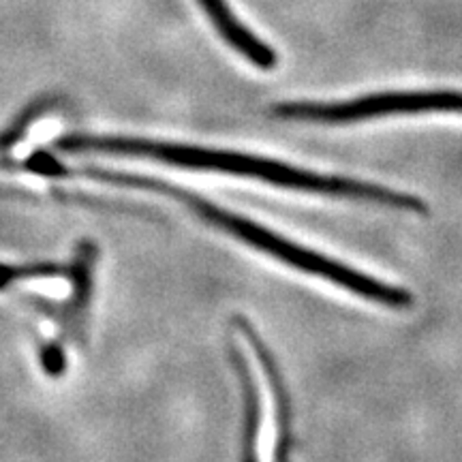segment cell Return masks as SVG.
<instances>
[{"label":"cell","mask_w":462,"mask_h":462,"mask_svg":"<svg viewBox=\"0 0 462 462\" xmlns=\"http://www.w3.org/2000/svg\"><path fill=\"white\" fill-rule=\"evenodd\" d=\"M198 3L210 17L212 26L221 34V39H225L240 56H245L251 65L262 69V71H270L276 67V62H279L276 51L270 45H265L262 39H257L242 22L236 20L234 11L229 9L225 0H198Z\"/></svg>","instance_id":"cell-5"},{"label":"cell","mask_w":462,"mask_h":462,"mask_svg":"<svg viewBox=\"0 0 462 462\" xmlns=\"http://www.w3.org/2000/svg\"><path fill=\"white\" fill-rule=\"evenodd\" d=\"M273 114L287 120L321 125H349L398 114H462L458 90L374 92L343 103H281Z\"/></svg>","instance_id":"cell-3"},{"label":"cell","mask_w":462,"mask_h":462,"mask_svg":"<svg viewBox=\"0 0 462 462\" xmlns=\"http://www.w3.org/2000/svg\"><path fill=\"white\" fill-rule=\"evenodd\" d=\"M125 180L129 189L154 190V193L178 199L180 204L187 206L189 210H193L201 221L225 231V234L234 236L238 242H245V245L255 248V251L265 253V255L289 265V268L300 270V273L309 276H317V279L332 282V285L337 287H345L346 291L368 300V302L383 304L388 306V309L398 310L413 304V296L407 289L373 279V276L364 274L360 270L351 268V265L346 263L334 262V259L321 255V253L313 251V248H306L302 245H298V242L287 240L285 236L276 234V231L263 227V225L259 223H253L251 218L223 210V208L212 204V201L199 198V195L189 193V190H184L180 187L154 180V178L129 176V173H125Z\"/></svg>","instance_id":"cell-2"},{"label":"cell","mask_w":462,"mask_h":462,"mask_svg":"<svg viewBox=\"0 0 462 462\" xmlns=\"http://www.w3.org/2000/svg\"><path fill=\"white\" fill-rule=\"evenodd\" d=\"M58 146L67 150V152H107L125 154V157L152 159L167 165L187 167V170L229 173V176L251 178V180H262L291 190H304V193L371 201V204L392 208V210L411 212V215H429L426 201L415 198V195L401 193V190L381 187V184L356 180V178L323 176V173L302 170V167L281 163V161L274 159L253 157V154L246 152H234V150L135 140V137L95 135L67 137Z\"/></svg>","instance_id":"cell-1"},{"label":"cell","mask_w":462,"mask_h":462,"mask_svg":"<svg viewBox=\"0 0 462 462\" xmlns=\"http://www.w3.org/2000/svg\"><path fill=\"white\" fill-rule=\"evenodd\" d=\"M28 129H31V125H22L20 129H15L14 133H9V135L0 137V152H3V150L9 148V146H17V142L24 140V135L28 133Z\"/></svg>","instance_id":"cell-7"},{"label":"cell","mask_w":462,"mask_h":462,"mask_svg":"<svg viewBox=\"0 0 462 462\" xmlns=\"http://www.w3.org/2000/svg\"><path fill=\"white\" fill-rule=\"evenodd\" d=\"M97 257V245L90 240L79 242L78 253H75L73 268H71V302L67 309V319H65V332L62 337L50 340L42 351V362L45 373L51 377H60L67 368V357H65V346L71 337H79L84 330V319L86 310H88L90 302V291H92V273H95Z\"/></svg>","instance_id":"cell-4"},{"label":"cell","mask_w":462,"mask_h":462,"mask_svg":"<svg viewBox=\"0 0 462 462\" xmlns=\"http://www.w3.org/2000/svg\"><path fill=\"white\" fill-rule=\"evenodd\" d=\"M65 270L58 268V265H5L0 263V289L11 287L14 282H24V281H37L43 276H54L62 274Z\"/></svg>","instance_id":"cell-6"}]
</instances>
